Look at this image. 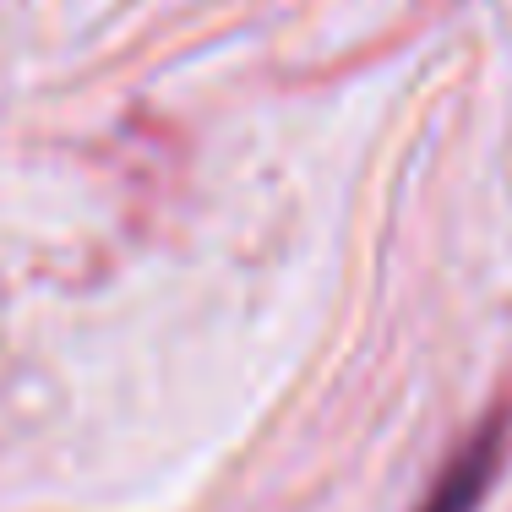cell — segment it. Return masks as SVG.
I'll return each instance as SVG.
<instances>
[{"label":"cell","mask_w":512,"mask_h":512,"mask_svg":"<svg viewBox=\"0 0 512 512\" xmlns=\"http://www.w3.org/2000/svg\"><path fill=\"white\" fill-rule=\"evenodd\" d=\"M496 458H502V436L485 431L480 442H469L458 453V463L442 474L436 496L420 512H474V507H480V496H485V485H491V474H496Z\"/></svg>","instance_id":"obj_1"}]
</instances>
